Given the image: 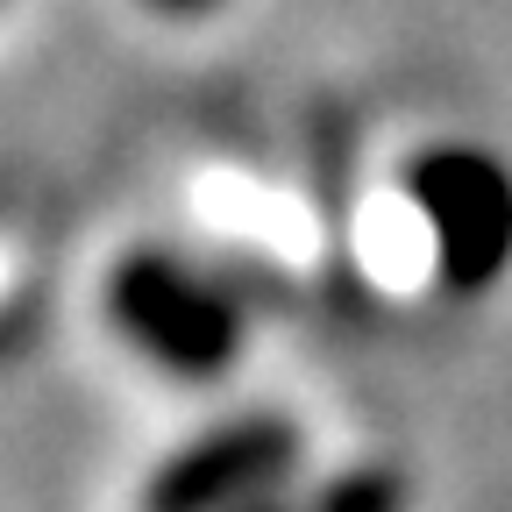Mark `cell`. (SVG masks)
I'll return each instance as SVG.
<instances>
[{
    "mask_svg": "<svg viewBox=\"0 0 512 512\" xmlns=\"http://www.w3.org/2000/svg\"><path fill=\"white\" fill-rule=\"evenodd\" d=\"M107 320L171 377H214L242 349L235 299L164 249H136L107 271Z\"/></svg>",
    "mask_w": 512,
    "mask_h": 512,
    "instance_id": "cell-1",
    "label": "cell"
},
{
    "mask_svg": "<svg viewBox=\"0 0 512 512\" xmlns=\"http://www.w3.org/2000/svg\"><path fill=\"white\" fill-rule=\"evenodd\" d=\"M292 463V434L278 420H235L207 441L171 456L143 498V512H242L271 491V477Z\"/></svg>",
    "mask_w": 512,
    "mask_h": 512,
    "instance_id": "cell-3",
    "label": "cell"
},
{
    "mask_svg": "<svg viewBox=\"0 0 512 512\" xmlns=\"http://www.w3.org/2000/svg\"><path fill=\"white\" fill-rule=\"evenodd\" d=\"M313 512H399V491H392V477L363 470V477H342V484H328V491L313 498Z\"/></svg>",
    "mask_w": 512,
    "mask_h": 512,
    "instance_id": "cell-4",
    "label": "cell"
},
{
    "mask_svg": "<svg viewBox=\"0 0 512 512\" xmlns=\"http://www.w3.org/2000/svg\"><path fill=\"white\" fill-rule=\"evenodd\" d=\"M406 200L420 221V242L448 292H484L512 256V178L477 150H427L406 171Z\"/></svg>",
    "mask_w": 512,
    "mask_h": 512,
    "instance_id": "cell-2",
    "label": "cell"
}]
</instances>
